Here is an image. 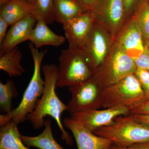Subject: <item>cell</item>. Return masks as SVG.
<instances>
[{
    "label": "cell",
    "instance_id": "cell-1",
    "mask_svg": "<svg viewBox=\"0 0 149 149\" xmlns=\"http://www.w3.org/2000/svg\"><path fill=\"white\" fill-rule=\"evenodd\" d=\"M42 70L45 76V86L42 97L35 109L27 117L35 129L45 126V117L52 116L56 120L61 131V138L68 146L73 143L72 137L64 129L61 121L63 113L68 109V105L63 103L56 92L58 77V67L53 64L44 65Z\"/></svg>",
    "mask_w": 149,
    "mask_h": 149
},
{
    "label": "cell",
    "instance_id": "cell-2",
    "mask_svg": "<svg viewBox=\"0 0 149 149\" xmlns=\"http://www.w3.org/2000/svg\"><path fill=\"white\" fill-rule=\"evenodd\" d=\"M28 47L34 61L33 75L17 107L10 113L0 115L1 127L11 120L17 124L25 121L27 116L35 109L42 95L45 80L41 76V68L42 62L47 50L40 51L31 43H29Z\"/></svg>",
    "mask_w": 149,
    "mask_h": 149
},
{
    "label": "cell",
    "instance_id": "cell-3",
    "mask_svg": "<svg viewBox=\"0 0 149 149\" xmlns=\"http://www.w3.org/2000/svg\"><path fill=\"white\" fill-rule=\"evenodd\" d=\"M94 133L120 146L149 141V126L136 120L131 114L116 117L113 124L100 128Z\"/></svg>",
    "mask_w": 149,
    "mask_h": 149
},
{
    "label": "cell",
    "instance_id": "cell-4",
    "mask_svg": "<svg viewBox=\"0 0 149 149\" xmlns=\"http://www.w3.org/2000/svg\"><path fill=\"white\" fill-rule=\"evenodd\" d=\"M58 60L56 88H69L87 81L95 74L80 49L69 47L62 50Z\"/></svg>",
    "mask_w": 149,
    "mask_h": 149
},
{
    "label": "cell",
    "instance_id": "cell-5",
    "mask_svg": "<svg viewBox=\"0 0 149 149\" xmlns=\"http://www.w3.org/2000/svg\"><path fill=\"white\" fill-rule=\"evenodd\" d=\"M102 108L126 107L130 109L146 100L145 93L135 73L106 87L102 92Z\"/></svg>",
    "mask_w": 149,
    "mask_h": 149
},
{
    "label": "cell",
    "instance_id": "cell-6",
    "mask_svg": "<svg viewBox=\"0 0 149 149\" xmlns=\"http://www.w3.org/2000/svg\"><path fill=\"white\" fill-rule=\"evenodd\" d=\"M137 68L134 60L116 41L111 46L105 60L95 74L104 89L135 73Z\"/></svg>",
    "mask_w": 149,
    "mask_h": 149
},
{
    "label": "cell",
    "instance_id": "cell-7",
    "mask_svg": "<svg viewBox=\"0 0 149 149\" xmlns=\"http://www.w3.org/2000/svg\"><path fill=\"white\" fill-rule=\"evenodd\" d=\"M71 98L68 111L70 114L102 108V88L94 74L89 80L70 87Z\"/></svg>",
    "mask_w": 149,
    "mask_h": 149
},
{
    "label": "cell",
    "instance_id": "cell-8",
    "mask_svg": "<svg viewBox=\"0 0 149 149\" xmlns=\"http://www.w3.org/2000/svg\"><path fill=\"white\" fill-rule=\"evenodd\" d=\"M107 30L95 18L86 46L83 50L88 65L95 73L106 59L111 48Z\"/></svg>",
    "mask_w": 149,
    "mask_h": 149
},
{
    "label": "cell",
    "instance_id": "cell-9",
    "mask_svg": "<svg viewBox=\"0 0 149 149\" xmlns=\"http://www.w3.org/2000/svg\"><path fill=\"white\" fill-rule=\"evenodd\" d=\"M129 114L128 108L118 107L75 113L71 115V118L94 133L100 128L113 124L116 117Z\"/></svg>",
    "mask_w": 149,
    "mask_h": 149
},
{
    "label": "cell",
    "instance_id": "cell-10",
    "mask_svg": "<svg viewBox=\"0 0 149 149\" xmlns=\"http://www.w3.org/2000/svg\"><path fill=\"white\" fill-rule=\"evenodd\" d=\"M93 12L114 39L126 16L123 0H100Z\"/></svg>",
    "mask_w": 149,
    "mask_h": 149
},
{
    "label": "cell",
    "instance_id": "cell-11",
    "mask_svg": "<svg viewBox=\"0 0 149 149\" xmlns=\"http://www.w3.org/2000/svg\"><path fill=\"white\" fill-rule=\"evenodd\" d=\"M95 15L87 11L63 24L69 47L83 50L91 34Z\"/></svg>",
    "mask_w": 149,
    "mask_h": 149
},
{
    "label": "cell",
    "instance_id": "cell-12",
    "mask_svg": "<svg viewBox=\"0 0 149 149\" xmlns=\"http://www.w3.org/2000/svg\"><path fill=\"white\" fill-rule=\"evenodd\" d=\"M63 124L72 132L78 149H109L113 144L109 139L96 135L71 117L65 118Z\"/></svg>",
    "mask_w": 149,
    "mask_h": 149
},
{
    "label": "cell",
    "instance_id": "cell-13",
    "mask_svg": "<svg viewBox=\"0 0 149 149\" xmlns=\"http://www.w3.org/2000/svg\"><path fill=\"white\" fill-rule=\"evenodd\" d=\"M37 22V18L32 15L11 25L0 45V56L17 47L19 44L29 40Z\"/></svg>",
    "mask_w": 149,
    "mask_h": 149
},
{
    "label": "cell",
    "instance_id": "cell-14",
    "mask_svg": "<svg viewBox=\"0 0 149 149\" xmlns=\"http://www.w3.org/2000/svg\"><path fill=\"white\" fill-rule=\"evenodd\" d=\"M116 42L134 60L143 52L145 48L143 39L133 16L118 35Z\"/></svg>",
    "mask_w": 149,
    "mask_h": 149
},
{
    "label": "cell",
    "instance_id": "cell-15",
    "mask_svg": "<svg viewBox=\"0 0 149 149\" xmlns=\"http://www.w3.org/2000/svg\"><path fill=\"white\" fill-rule=\"evenodd\" d=\"M47 24L44 20L38 19L32 30L29 41L37 49L45 46L59 47L66 41L65 37L56 34Z\"/></svg>",
    "mask_w": 149,
    "mask_h": 149
},
{
    "label": "cell",
    "instance_id": "cell-16",
    "mask_svg": "<svg viewBox=\"0 0 149 149\" xmlns=\"http://www.w3.org/2000/svg\"><path fill=\"white\" fill-rule=\"evenodd\" d=\"M34 13V5L27 0H11L0 9V17L10 26Z\"/></svg>",
    "mask_w": 149,
    "mask_h": 149
},
{
    "label": "cell",
    "instance_id": "cell-17",
    "mask_svg": "<svg viewBox=\"0 0 149 149\" xmlns=\"http://www.w3.org/2000/svg\"><path fill=\"white\" fill-rule=\"evenodd\" d=\"M87 11L76 0H54V20L62 25Z\"/></svg>",
    "mask_w": 149,
    "mask_h": 149
},
{
    "label": "cell",
    "instance_id": "cell-18",
    "mask_svg": "<svg viewBox=\"0 0 149 149\" xmlns=\"http://www.w3.org/2000/svg\"><path fill=\"white\" fill-rule=\"evenodd\" d=\"M45 127L42 132L37 136L21 135L22 142L28 147H35L40 149H64L54 139L52 121L49 118L45 120Z\"/></svg>",
    "mask_w": 149,
    "mask_h": 149
},
{
    "label": "cell",
    "instance_id": "cell-19",
    "mask_svg": "<svg viewBox=\"0 0 149 149\" xmlns=\"http://www.w3.org/2000/svg\"><path fill=\"white\" fill-rule=\"evenodd\" d=\"M17 125L11 120L0 129V149H29L22 142Z\"/></svg>",
    "mask_w": 149,
    "mask_h": 149
},
{
    "label": "cell",
    "instance_id": "cell-20",
    "mask_svg": "<svg viewBox=\"0 0 149 149\" xmlns=\"http://www.w3.org/2000/svg\"><path fill=\"white\" fill-rule=\"evenodd\" d=\"M22 56L18 47L6 52L0 57V69L10 77L20 76L25 72L21 65Z\"/></svg>",
    "mask_w": 149,
    "mask_h": 149
},
{
    "label": "cell",
    "instance_id": "cell-21",
    "mask_svg": "<svg viewBox=\"0 0 149 149\" xmlns=\"http://www.w3.org/2000/svg\"><path fill=\"white\" fill-rule=\"evenodd\" d=\"M132 16L146 42L149 39V5L147 0L140 1Z\"/></svg>",
    "mask_w": 149,
    "mask_h": 149
},
{
    "label": "cell",
    "instance_id": "cell-22",
    "mask_svg": "<svg viewBox=\"0 0 149 149\" xmlns=\"http://www.w3.org/2000/svg\"><path fill=\"white\" fill-rule=\"evenodd\" d=\"M17 96L15 84L9 80L6 83L0 82V110L3 113H8L12 111L13 99Z\"/></svg>",
    "mask_w": 149,
    "mask_h": 149
},
{
    "label": "cell",
    "instance_id": "cell-23",
    "mask_svg": "<svg viewBox=\"0 0 149 149\" xmlns=\"http://www.w3.org/2000/svg\"><path fill=\"white\" fill-rule=\"evenodd\" d=\"M54 0H36L34 4V16L47 24L53 23Z\"/></svg>",
    "mask_w": 149,
    "mask_h": 149
},
{
    "label": "cell",
    "instance_id": "cell-24",
    "mask_svg": "<svg viewBox=\"0 0 149 149\" xmlns=\"http://www.w3.org/2000/svg\"><path fill=\"white\" fill-rule=\"evenodd\" d=\"M135 74L143 90L146 99H149V71L137 68Z\"/></svg>",
    "mask_w": 149,
    "mask_h": 149
},
{
    "label": "cell",
    "instance_id": "cell-25",
    "mask_svg": "<svg viewBox=\"0 0 149 149\" xmlns=\"http://www.w3.org/2000/svg\"><path fill=\"white\" fill-rule=\"evenodd\" d=\"M134 61L137 68L149 71V47H145L143 52Z\"/></svg>",
    "mask_w": 149,
    "mask_h": 149
},
{
    "label": "cell",
    "instance_id": "cell-26",
    "mask_svg": "<svg viewBox=\"0 0 149 149\" xmlns=\"http://www.w3.org/2000/svg\"><path fill=\"white\" fill-rule=\"evenodd\" d=\"M130 114H149V99H146L131 109Z\"/></svg>",
    "mask_w": 149,
    "mask_h": 149
},
{
    "label": "cell",
    "instance_id": "cell-27",
    "mask_svg": "<svg viewBox=\"0 0 149 149\" xmlns=\"http://www.w3.org/2000/svg\"><path fill=\"white\" fill-rule=\"evenodd\" d=\"M109 149H149V141L137 143L125 146H120L113 144Z\"/></svg>",
    "mask_w": 149,
    "mask_h": 149
},
{
    "label": "cell",
    "instance_id": "cell-28",
    "mask_svg": "<svg viewBox=\"0 0 149 149\" xmlns=\"http://www.w3.org/2000/svg\"><path fill=\"white\" fill-rule=\"evenodd\" d=\"M83 8L88 11L93 12L100 0H76Z\"/></svg>",
    "mask_w": 149,
    "mask_h": 149
},
{
    "label": "cell",
    "instance_id": "cell-29",
    "mask_svg": "<svg viewBox=\"0 0 149 149\" xmlns=\"http://www.w3.org/2000/svg\"><path fill=\"white\" fill-rule=\"evenodd\" d=\"M141 0H123L126 16L134 11Z\"/></svg>",
    "mask_w": 149,
    "mask_h": 149
},
{
    "label": "cell",
    "instance_id": "cell-30",
    "mask_svg": "<svg viewBox=\"0 0 149 149\" xmlns=\"http://www.w3.org/2000/svg\"><path fill=\"white\" fill-rule=\"evenodd\" d=\"M9 26L8 22L0 17V45L5 38L8 32V28Z\"/></svg>",
    "mask_w": 149,
    "mask_h": 149
},
{
    "label": "cell",
    "instance_id": "cell-31",
    "mask_svg": "<svg viewBox=\"0 0 149 149\" xmlns=\"http://www.w3.org/2000/svg\"><path fill=\"white\" fill-rule=\"evenodd\" d=\"M136 120L149 126V114H133Z\"/></svg>",
    "mask_w": 149,
    "mask_h": 149
},
{
    "label": "cell",
    "instance_id": "cell-32",
    "mask_svg": "<svg viewBox=\"0 0 149 149\" xmlns=\"http://www.w3.org/2000/svg\"><path fill=\"white\" fill-rule=\"evenodd\" d=\"M11 0H0V7L8 3Z\"/></svg>",
    "mask_w": 149,
    "mask_h": 149
},
{
    "label": "cell",
    "instance_id": "cell-33",
    "mask_svg": "<svg viewBox=\"0 0 149 149\" xmlns=\"http://www.w3.org/2000/svg\"><path fill=\"white\" fill-rule=\"evenodd\" d=\"M145 47H149V39L144 42Z\"/></svg>",
    "mask_w": 149,
    "mask_h": 149
},
{
    "label": "cell",
    "instance_id": "cell-34",
    "mask_svg": "<svg viewBox=\"0 0 149 149\" xmlns=\"http://www.w3.org/2000/svg\"><path fill=\"white\" fill-rule=\"evenodd\" d=\"M28 1H29V2L33 4V5H34V4L35 3V1L36 0H27Z\"/></svg>",
    "mask_w": 149,
    "mask_h": 149
},
{
    "label": "cell",
    "instance_id": "cell-35",
    "mask_svg": "<svg viewBox=\"0 0 149 149\" xmlns=\"http://www.w3.org/2000/svg\"><path fill=\"white\" fill-rule=\"evenodd\" d=\"M147 1H148V3L149 5V0H147Z\"/></svg>",
    "mask_w": 149,
    "mask_h": 149
}]
</instances>
